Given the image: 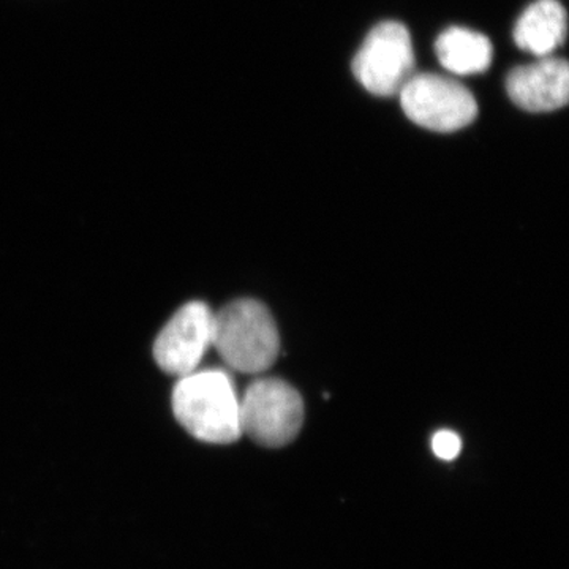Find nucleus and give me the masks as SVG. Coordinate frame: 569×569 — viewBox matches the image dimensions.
Returning a JSON list of instances; mask_svg holds the SVG:
<instances>
[{
	"label": "nucleus",
	"mask_w": 569,
	"mask_h": 569,
	"mask_svg": "<svg viewBox=\"0 0 569 569\" xmlns=\"http://www.w3.org/2000/svg\"><path fill=\"white\" fill-rule=\"evenodd\" d=\"M399 97L407 118L432 132H456L470 126L478 116L473 93L455 78L441 74H413Z\"/></svg>",
	"instance_id": "obj_4"
},
{
	"label": "nucleus",
	"mask_w": 569,
	"mask_h": 569,
	"mask_svg": "<svg viewBox=\"0 0 569 569\" xmlns=\"http://www.w3.org/2000/svg\"><path fill=\"white\" fill-rule=\"evenodd\" d=\"M507 91L523 111L549 112L560 110L569 99V69L567 61L541 58L530 66L509 71Z\"/></svg>",
	"instance_id": "obj_7"
},
{
	"label": "nucleus",
	"mask_w": 569,
	"mask_h": 569,
	"mask_svg": "<svg viewBox=\"0 0 569 569\" xmlns=\"http://www.w3.org/2000/svg\"><path fill=\"white\" fill-rule=\"evenodd\" d=\"M213 312L200 301L187 302L168 321L153 346V358L164 372L186 377L198 370L212 347Z\"/></svg>",
	"instance_id": "obj_6"
},
{
	"label": "nucleus",
	"mask_w": 569,
	"mask_h": 569,
	"mask_svg": "<svg viewBox=\"0 0 569 569\" xmlns=\"http://www.w3.org/2000/svg\"><path fill=\"white\" fill-rule=\"evenodd\" d=\"M212 347L231 369L261 373L279 356V329L263 302L238 299L213 313Z\"/></svg>",
	"instance_id": "obj_2"
},
{
	"label": "nucleus",
	"mask_w": 569,
	"mask_h": 569,
	"mask_svg": "<svg viewBox=\"0 0 569 569\" xmlns=\"http://www.w3.org/2000/svg\"><path fill=\"white\" fill-rule=\"evenodd\" d=\"M305 400L280 378H260L241 397V430L254 443L282 448L305 425Z\"/></svg>",
	"instance_id": "obj_3"
},
{
	"label": "nucleus",
	"mask_w": 569,
	"mask_h": 569,
	"mask_svg": "<svg viewBox=\"0 0 569 569\" xmlns=\"http://www.w3.org/2000/svg\"><path fill=\"white\" fill-rule=\"evenodd\" d=\"M436 54L445 69L467 77L489 69L493 48L482 33L466 28H449L437 39Z\"/></svg>",
	"instance_id": "obj_9"
},
{
	"label": "nucleus",
	"mask_w": 569,
	"mask_h": 569,
	"mask_svg": "<svg viewBox=\"0 0 569 569\" xmlns=\"http://www.w3.org/2000/svg\"><path fill=\"white\" fill-rule=\"evenodd\" d=\"M462 449V440L452 430H440L432 437V451L438 459L455 460Z\"/></svg>",
	"instance_id": "obj_10"
},
{
	"label": "nucleus",
	"mask_w": 569,
	"mask_h": 569,
	"mask_svg": "<svg viewBox=\"0 0 569 569\" xmlns=\"http://www.w3.org/2000/svg\"><path fill=\"white\" fill-rule=\"evenodd\" d=\"M173 411L179 425L204 443L230 445L242 436L241 397L223 370H194L181 377Z\"/></svg>",
	"instance_id": "obj_1"
},
{
	"label": "nucleus",
	"mask_w": 569,
	"mask_h": 569,
	"mask_svg": "<svg viewBox=\"0 0 569 569\" xmlns=\"http://www.w3.org/2000/svg\"><path fill=\"white\" fill-rule=\"evenodd\" d=\"M567 28V10L559 0H537L516 22L512 36L520 50L548 58L563 44Z\"/></svg>",
	"instance_id": "obj_8"
},
{
	"label": "nucleus",
	"mask_w": 569,
	"mask_h": 569,
	"mask_svg": "<svg viewBox=\"0 0 569 569\" xmlns=\"http://www.w3.org/2000/svg\"><path fill=\"white\" fill-rule=\"evenodd\" d=\"M415 52L410 32L396 21L376 26L353 59L356 80L378 97L399 96L413 77Z\"/></svg>",
	"instance_id": "obj_5"
}]
</instances>
